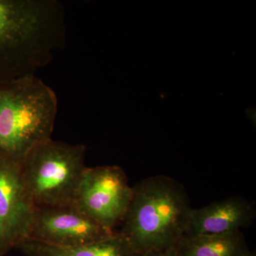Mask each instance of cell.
I'll return each mask as SVG.
<instances>
[{
	"mask_svg": "<svg viewBox=\"0 0 256 256\" xmlns=\"http://www.w3.org/2000/svg\"><path fill=\"white\" fill-rule=\"evenodd\" d=\"M65 12L57 0H0V62L14 79L35 75L65 44Z\"/></svg>",
	"mask_w": 256,
	"mask_h": 256,
	"instance_id": "obj_1",
	"label": "cell"
},
{
	"mask_svg": "<svg viewBox=\"0 0 256 256\" xmlns=\"http://www.w3.org/2000/svg\"><path fill=\"white\" fill-rule=\"evenodd\" d=\"M191 208L184 188L174 178H146L132 188L119 233L139 255L176 247L186 232Z\"/></svg>",
	"mask_w": 256,
	"mask_h": 256,
	"instance_id": "obj_2",
	"label": "cell"
},
{
	"mask_svg": "<svg viewBox=\"0 0 256 256\" xmlns=\"http://www.w3.org/2000/svg\"><path fill=\"white\" fill-rule=\"evenodd\" d=\"M57 111L56 92L36 76L0 82V156L22 164L52 139Z\"/></svg>",
	"mask_w": 256,
	"mask_h": 256,
	"instance_id": "obj_3",
	"label": "cell"
},
{
	"mask_svg": "<svg viewBox=\"0 0 256 256\" xmlns=\"http://www.w3.org/2000/svg\"><path fill=\"white\" fill-rule=\"evenodd\" d=\"M86 148L50 139L21 164L24 182L36 206L72 205L85 171Z\"/></svg>",
	"mask_w": 256,
	"mask_h": 256,
	"instance_id": "obj_4",
	"label": "cell"
},
{
	"mask_svg": "<svg viewBox=\"0 0 256 256\" xmlns=\"http://www.w3.org/2000/svg\"><path fill=\"white\" fill-rule=\"evenodd\" d=\"M132 195V188L119 166L86 168L72 205L114 232L124 220Z\"/></svg>",
	"mask_w": 256,
	"mask_h": 256,
	"instance_id": "obj_5",
	"label": "cell"
},
{
	"mask_svg": "<svg viewBox=\"0 0 256 256\" xmlns=\"http://www.w3.org/2000/svg\"><path fill=\"white\" fill-rule=\"evenodd\" d=\"M114 233L72 205L36 206L28 238L54 246L76 247L99 242Z\"/></svg>",
	"mask_w": 256,
	"mask_h": 256,
	"instance_id": "obj_6",
	"label": "cell"
},
{
	"mask_svg": "<svg viewBox=\"0 0 256 256\" xmlns=\"http://www.w3.org/2000/svg\"><path fill=\"white\" fill-rule=\"evenodd\" d=\"M35 210L24 182L21 164L0 156V255L28 238Z\"/></svg>",
	"mask_w": 256,
	"mask_h": 256,
	"instance_id": "obj_7",
	"label": "cell"
},
{
	"mask_svg": "<svg viewBox=\"0 0 256 256\" xmlns=\"http://www.w3.org/2000/svg\"><path fill=\"white\" fill-rule=\"evenodd\" d=\"M255 208L240 196L230 197L200 208H191L184 236L220 234L240 230L254 220Z\"/></svg>",
	"mask_w": 256,
	"mask_h": 256,
	"instance_id": "obj_8",
	"label": "cell"
},
{
	"mask_svg": "<svg viewBox=\"0 0 256 256\" xmlns=\"http://www.w3.org/2000/svg\"><path fill=\"white\" fill-rule=\"evenodd\" d=\"M16 248L26 256H139L119 232L99 242L76 247L54 246L28 238Z\"/></svg>",
	"mask_w": 256,
	"mask_h": 256,
	"instance_id": "obj_9",
	"label": "cell"
},
{
	"mask_svg": "<svg viewBox=\"0 0 256 256\" xmlns=\"http://www.w3.org/2000/svg\"><path fill=\"white\" fill-rule=\"evenodd\" d=\"M176 247L182 256H246L249 252L240 230L184 236Z\"/></svg>",
	"mask_w": 256,
	"mask_h": 256,
	"instance_id": "obj_10",
	"label": "cell"
},
{
	"mask_svg": "<svg viewBox=\"0 0 256 256\" xmlns=\"http://www.w3.org/2000/svg\"><path fill=\"white\" fill-rule=\"evenodd\" d=\"M139 256H182L178 250V247L171 248L165 250L152 252L141 254Z\"/></svg>",
	"mask_w": 256,
	"mask_h": 256,
	"instance_id": "obj_11",
	"label": "cell"
},
{
	"mask_svg": "<svg viewBox=\"0 0 256 256\" xmlns=\"http://www.w3.org/2000/svg\"><path fill=\"white\" fill-rule=\"evenodd\" d=\"M246 256H256V255L255 254H254V252H248Z\"/></svg>",
	"mask_w": 256,
	"mask_h": 256,
	"instance_id": "obj_12",
	"label": "cell"
},
{
	"mask_svg": "<svg viewBox=\"0 0 256 256\" xmlns=\"http://www.w3.org/2000/svg\"><path fill=\"white\" fill-rule=\"evenodd\" d=\"M0 256H2L1 255H0Z\"/></svg>",
	"mask_w": 256,
	"mask_h": 256,
	"instance_id": "obj_13",
	"label": "cell"
}]
</instances>
